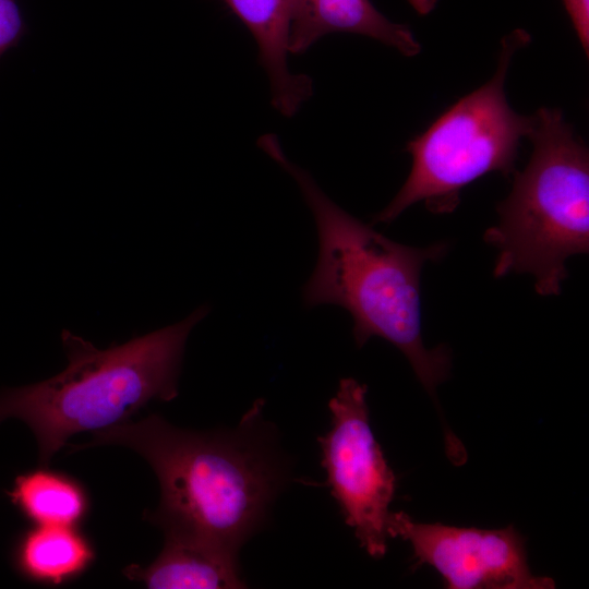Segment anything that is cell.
Wrapping results in <instances>:
<instances>
[{"mask_svg": "<svg viewBox=\"0 0 589 589\" xmlns=\"http://www.w3.org/2000/svg\"><path fill=\"white\" fill-rule=\"evenodd\" d=\"M256 401L237 429L196 432L151 413L93 432L81 450L119 445L141 455L160 488L145 519L172 539L238 560L241 546L266 521L286 480V466Z\"/></svg>", "mask_w": 589, "mask_h": 589, "instance_id": "obj_1", "label": "cell"}, {"mask_svg": "<svg viewBox=\"0 0 589 589\" xmlns=\"http://www.w3.org/2000/svg\"><path fill=\"white\" fill-rule=\"evenodd\" d=\"M257 143L296 181L316 224L318 256L303 287L305 305L346 309L358 347L376 336L399 349L444 423L436 388L449 375L450 357L444 346L423 345L420 275L426 261L444 256L447 244L413 248L386 238L333 202L305 169L288 159L276 135L264 134Z\"/></svg>", "mask_w": 589, "mask_h": 589, "instance_id": "obj_2", "label": "cell"}, {"mask_svg": "<svg viewBox=\"0 0 589 589\" xmlns=\"http://www.w3.org/2000/svg\"><path fill=\"white\" fill-rule=\"evenodd\" d=\"M207 313L202 305L180 322L106 349L63 330L65 369L1 390L0 422H25L37 440L40 466L47 467L72 435L117 425L149 401L176 398L187 339Z\"/></svg>", "mask_w": 589, "mask_h": 589, "instance_id": "obj_3", "label": "cell"}, {"mask_svg": "<svg viewBox=\"0 0 589 589\" xmlns=\"http://www.w3.org/2000/svg\"><path fill=\"white\" fill-rule=\"evenodd\" d=\"M527 137L530 159L484 241L498 251L495 277L529 273L539 294L556 296L566 260L589 251V152L556 108L538 109Z\"/></svg>", "mask_w": 589, "mask_h": 589, "instance_id": "obj_4", "label": "cell"}, {"mask_svg": "<svg viewBox=\"0 0 589 589\" xmlns=\"http://www.w3.org/2000/svg\"><path fill=\"white\" fill-rule=\"evenodd\" d=\"M529 43L524 29L506 35L493 76L407 143L412 157L409 176L374 223H392L417 202L435 214L452 213L467 184L490 172L515 173L520 141L530 133L533 116L509 106L505 81L514 55Z\"/></svg>", "mask_w": 589, "mask_h": 589, "instance_id": "obj_5", "label": "cell"}, {"mask_svg": "<svg viewBox=\"0 0 589 589\" xmlns=\"http://www.w3.org/2000/svg\"><path fill=\"white\" fill-rule=\"evenodd\" d=\"M365 396L364 384L342 378L328 402L332 428L318 443L327 485L346 524L366 553L381 558L397 480L371 430Z\"/></svg>", "mask_w": 589, "mask_h": 589, "instance_id": "obj_6", "label": "cell"}, {"mask_svg": "<svg viewBox=\"0 0 589 589\" xmlns=\"http://www.w3.org/2000/svg\"><path fill=\"white\" fill-rule=\"evenodd\" d=\"M386 531L407 541L416 565L433 567L448 589L555 588L552 578L531 573L525 538L513 525L456 527L418 522L404 512H390Z\"/></svg>", "mask_w": 589, "mask_h": 589, "instance_id": "obj_7", "label": "cell"}, {"mask_svg": "<svg viewBox=\"0 0 589 589\" xmlns=\"http://www.w3.org/2000/svg\"><path fill=\"white\" fill-rule=\"evenodd\" d=\"M254 38L259 61L266 72L271 104L284 117H292L313 94L305 74L288 65V34L292 0H223Z\"/></svg>", "mask_w": 589, "mask_h": 589, "instance_id": "obj_8", "label": "cell"}, {"mask_svg": "<svg viewBox=\"0 0 589 589\" xmlns=\"http://www.w3.org/2000/svg\"><path fill=\"white\" fill-rule=\"evenodd\" d=\"M123 574L152 589L245 587L238 560L172 539H165L161 552L152 564L129 565Z\"/></svg>", "mask_w": 589, "mask_h": 589, "instance_id": "obj_9", "label": "cell"}, {"mask_svg": "<svg viewBox=\"0 0 589 589\" xmlns=\"http://www.w3.org/2000/svg\"><path fill=\"white\" fill-rule=\"evenodd\" d=\"M88 540L70 526H37L23 532L12 553L13 565L24 578L59 585L81 575L92 563Z\"/></svg>", "mask_w": 589, "mask_h": 589, "instance_id": "obj_10", "label": "cell"}, {"mask_svg": "<svg viewBox=\"0 0 589 589\" xmlns=\"http://www.w3.org/2000/svg\"><path fill=\"white\" fill-rule=\"evenodd\" d=\"M7 494L37 526L75 527L88 507L85 491L76 481L43 468L19 474Z\"/></svg>", "mask_w": 589, "mask_h": 589, "instance_id": "obj_11", "label": "cell"}, {"mask_svg": "<svg viewBox=\"0 0 589 589\" xmlns=\"http://www.w3.org/2000/svg\"><path fill=\"white\" fill-rule=\"evenodd\" d=\"M25 33V23L16 0H0V57L15 46Z\"/></svg>", "mask_w": 589, "mask_h": 589, "instance_id": "obj_12", "label": "cell"}, {"mask_svg": "<svg viewBox=\"0 0 589 589\" xmlns=\"http://www.w3.org/2000/svg\"><path fill=\"white\" fill-rule=\"evenodd\" d=\"M579 43L589 56V0H562Z\"/></svg>", "mask_w": 589, "mask_h": 589, "instance_id": "obj_13", "label": "cell"}]
</instances>
